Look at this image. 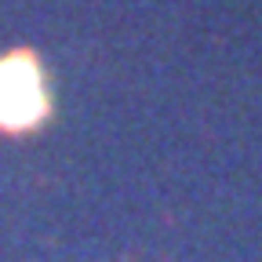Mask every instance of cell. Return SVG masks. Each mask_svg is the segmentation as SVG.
I'll list each match as a JSON object with an SVG mask.
<instances>
[{"instance_id": "1", "label": "cell", "mask_w": 262, "mask_h": 262, "mask_svg": "<svg viewBox=\"0 0 262 262\" xmlns=\"http://www.w3.org/2000/svg\"><path fill=\"white\" fill-rule=\"evenodd\" d=\"M44 113V84L33 58L11 55L0 62V124L4 127H29Z\"/></svg>"}]
</instances>
